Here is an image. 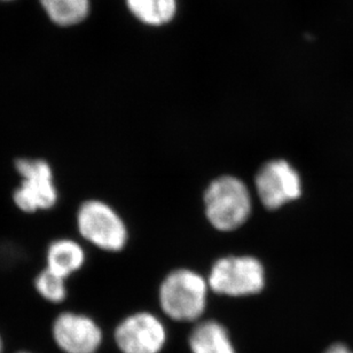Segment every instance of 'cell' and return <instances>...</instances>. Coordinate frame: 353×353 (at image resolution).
I'll return each mask as SVG.
<instances>
[{
  "label": "cell",
  "mask_w": 353,
  "mask_h": 353,
  "mask_svg": "<svg viewBox=\"0 0 353 353\" xmlns=\"http://www.w3.org/2000/svg\"><path fill=\"white\" fill-rule=\"evenodd\" d=\"M188 344L192 353H236L228 330L214 320L197 323L190 332Z\"/></svg>",
  "instance_id": "cell-9"
},
{
  "label": "cell",
  "mask_w": 353,
  "mask_h": 353,
  "mask_svg": "<svg viewBox=\"0 0 353 353\" xmlns=\"http://www.w3.org/2000/svg\"><path fill=\"white\" fill-rule=\"evenodd\" d=\"M52 336L65 353H97L102 343L100 327L79 313H61L53 323Z\"/></svg>",
  "instance_id": "cell-8"
},
{
  "label": "cell",
  "mask_w": 353,
  "mask_h": 353,
  "mask_svg": "<svg viewBox=\"0 0 353 353\" xmlns=\"http://www.w3.org/2000/svg\"><path fill=\"white\" fill-rule=\"evenodd\" d=\"M3 352V337H1V335H0V353Z\"/></svg>",
  "instance_id": "cell-15"
},
{
  "label": "cell",
  "mask_w": 353,
  "mask_h": 353,
  "mask_svg": "<svg viewBox=\"0 0 353 353\" xmlns=\"http://www.w3.org/2000/svg\"><path fill=\"white\" fill-rule=\"evenodd\" d=\"M15 169L22 176L13 194L14 203L21 211L32 214L48 210L58 202V190L50 164L39 159H19Z\"/></svg>",
  "instance_id": "cell-5"
},
{
  "label": "cell",
  "mask_w": 353,
  "mask_h": 353,
  "mask_svg": "<svg viewBox=\"0 0 353 353\" xmlns=\"http://www.w3.org/2000/svg\"><path fill=\"white\" fill-rule=\"evenodd\" d=\"M17 353H31V352H27V351H21V352H17Z\"/></svg>",
  "instance_id": "cell-16"
},
{
  "label": "cell",
  "mask_w": 353,
  "mask_h": 353,
  "mask_svg": "<svg viewBox=\"0 0 353 353\" xmlns=\"http://www.w3.org/2000/svg\"><path fill=\"white\" fill-rule=\"evenodd\" d=\"M326 353H352L351 351L347 350V347H343V345H341V344H337V345H334V347H330V350L327 351Z\"/></svg>",
  "instance_id": "cell-14"
},
{
  "label": "cell",
  "mask_w": 353,
  "mask_h": 353,
  "mask_svg": "<svg viewBox=\"0 0 353 353\" xmlns=\"http://www.w3.org/2000/svg\"><path fill=\"white\" fill-rule=\"evenodd\" d=\"M208 221L216 230L232 232L248 221L252 214V195L241 179L221 176L204 193Z\"/></svg>",
  "instance_id": "cell-1"
},
{
  "label": "cell",
  "mask_w": 353,
  "mask_h": 353,
  "mask_svg": "<svg viewBox=\"0 0 353 353\" xmlns=\"http://www.w3.org/2000/svg\"><path fill=\"white\" fill-rule=\"evenodd\" d=\"M208 289L207 280L196 272L174 270L161 285V307L176 321H196L207 307Z\"/></svg>",
  "instance_id": "cell-2"
},
{
  "label": "cell",
  "mask_w": 353,
  "mask_h": 353,
  "mask_svg": "<svg viewBox=\"0 0 353 353\" xmlns=\"http://www.w3.org/2000/svg\"><path fill=\"white\" fill-rule=\"evenodd\" d=\"M255 187L265 208L274 210L302 193V183L297 171L283 160L270 161L256 176Z\"/></svg>",
  "instance_id": "cell-7"
},
{
  "label": "cell",
  "mask_w": 353,
  "mask_h": 353,
  "mask_svg": "<svg viewBox=\"0 0 353 353\" xmlns=\"http://www.w3.org/2000/svg\"><path fill=\"white\" fill-rule=\"evenodd\" d=\"M77 228L86 241L105 252H119L128 242L122 218L102 201H86L77 214Z\"/></svg>",
  "instance_id": "cell-4"
},
{
  "label": "cell",
  "mask_w": 353,
  "mask_h": 353,
  "mask_svg": "<svg viewBox=\"0 0 353 353\" xmlns=\"http://www.w3.org/2000/svg\"><path fill=\"white\" fill-rule=\"evenodd\" d=\"M130 13L148 27L170 23L178 12L176 0H125Z\"/></svg>",
  "instance_id": "cell-11"
},
{
  "label": "cell",
  "mask_w": 353,
  "mask_h": 353,
  "mask_svg": "<svg viewBox=\"0 0 353 353\" xmlns=\"http://www.w3.org/2000/svg\"><path fill=\"white\" fill-rule=\"evenodd\" d=\"M207 281L209 288L219 295H255L264 288V266L252 256L223 257L214 263Z\"/></svg>",
  "instance_id": "cell-3"
},
{
  "label": "cell",
  "mask_w": 353,
  "mask_h": 353,
  "mask_svg": "<svg viewBox=\"0 0 353 353\" xmlns=\"http://www.w3.org/2000/svg\"><path fill=\"white\" fill-rule=\"evenodd\" d=\"M46 261V268L67 279L82 268L85 263V252L77 242L68 239L57 240L48 247Z\"/></svg>",
  "instance_id": "cell-10"
},
{
  "label": "cell",
  "mask_w": 353,
  "mask_h": 353,
  "mask_svg": "<svg viewBox=\"0 0 353 353\" xmlns=\"http://www.w3.org/2000/svg\"><path fill=\"white\" fill-rule=\"evenodd\" d=\"M48 17L61 27H72L85 20L91 0H41Z\"/></svg>",
  "instance_id": "cell-12"
},
{
  "label": "cell",
  "mask_w": 353,
  "mask_h": 353,
  "mask_svg": "<svg viewBox=\"0 0 353 353\" xmlns=\"http://www.w3.org/2000/svg\"><path fill=\"white\" fill-rule=\"evenodd\" d=\"M34 288L43 299L54 304L63 302L67 297L65 278L48 268L38 274L34 280Z\"/></svg>",
  "instance_id": "cell-13"
},
{
  "label": "cell",
  "mask_w": 353,
  "mask_h": 353,
  "mask_svg": "<svg viewBox=\"0 0 353 353\" xmlns=\"http://www.w3.org/2000/svg\"><path fill=\"white\" fill-rule=\"evenodd\" d=\"M115 341L122 353H160L167 342V330L153 313H134L117 326Z\"/></svg>",
  "instance_id": "cell-6"
}]
</instances>
